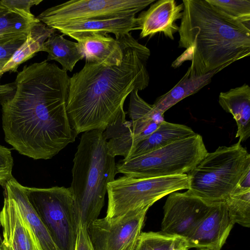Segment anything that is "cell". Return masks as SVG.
<instances>
[{
  "label": "cell",
  "mask_w": 250,
  "mask_h": 250,
  "mask_svg": "<svg viewBox=\"0 0 250 250\" xmlns=\"http://www.w3.org/2000/svg\"><path fill=\"white\" fill-rule=\"evenodd\" d=\"M67 72L46 60L25 65L11 92L0 95L5 141L21 154L51 159L78 134L66 111Z\"/></svg>",
  "instance_id": "obj_1"
},
{
  "label": "cell",
  "mask_w": 250,
  "mask_h": 250,
  "mask_svg": "<svg viewBox=\"0 0 250 250\" xmlns=\"http://www.w3.org/2000/svg\"><path fill=\"white\" fill-rule=\"evenodd\" d=\"M123 57L121 64L107 66L86 62L69 78L66 111L77 134L94 130L104 131L122 114L125 101L134 89L147 87L146 69L150 50L131 33L115 38Z\"/></svg>",
  "instance_id": "obj_2"
},
{
  "label": "cell",
  "mask_w": 250,
  "mask_h": 250,
  "mask_svg": "<svg viewBox=\"0 0 250 250\" xmlns=\"http://www.w3.org/2000/svg\"><path fill=\"white\" fill-rule=\"evenodd\" d=\"M183 16L179 26V47L185 51L172 63L189 67L198 76L250 55V28L217 10L207 0H183Z\"/></svg>",
  "instance_id": "obj_3"
},
{
  "label": "cell",
  "mask_w": 250,
  "mask_h": 250,
  "mask_svg": "<svg viewBox=\"0 0 250 250\" xmlns=\"http://www.w3.org/2000/svg\"><path fill=\"white\" fill-rule=\"evenodd\" d=\"M103 131L83 132L73 159L70 187L80 220L86 228L98 219L108 184L117 173L115 157L106 146Z\"/></svg>",
  "instance_id": "obj_4"
},
{
  "label": "cell",
  "mask_w": 250,
  "mask_h": 250,
  "mask_svg": "<svg viewBox=\"0 0 250 250\" xmlns=\"http://www.w3.org/2000/svg\"><path fill=\"white\" fill-rule=\"evenodd\" d=\"M250 169V154L241 142L219 146L187 173V191L209 202H224Z\"/></svg>",
  "instance_id": "obj_5"
},
{
  "label": "cell",
  "mask_w": 250,
  "mask_h": 250,
  "mask_svg": "<svg viewBox=\"0 0 250 250\" xmlns=\"http://www.w3.org/2000/svg\"><path fill=\"white\" fill-rule=\"evenodd\" d=\"M208 153L202 137L195 133L160 148L116 164L117 173L135 177H154L187 174Z\"/></svg>",
  "instance_id": "obj_6"
},
{
  "label": "cell",
  "mask_w": 250,
  "mask_h": 250,
  "mask_svg": "<svg viewBox=\"0 0 250 250\" xmlns=\"http://www.w3.org/2000/svg\"><path fill=\"white\" fill-rule=\"evenodd\" d=\"M187 174L154 177H135L124 175L107 186L108 207L105 217L116 220L129 211L150 207L166 195L188 189Z\"/></svg>",
  "instance_id": "obj_7"
},
{
  "label": "cell",
  "mask_w": 250,
  "mask_h": 250,
  "mask_svg": "<svg viewBox=\"0 0 250 250\" xmlns=\"http://www.w3.org/2000/svg\"><path fill=\"white\" fill-rule=\"evenodd\" d=\"M28 200L59 250H75L80 217L69 188L25 187Z\"/></svg>",
  "instance_id": "obj_8"
},
{
  "label": "cell",
  "mask_w": 250,
  "mask_h": 250,
  "mask_svg": "<svg viewBox=\"0 0 250 250\" xmlns=\"http://www.w3.org/2000/svg\"><path fill=\"white\" fill-rule=\"evenodd\" d=\"M155 0H72L48 8L36 17L49 27L81 21L133 16Z\"/></svg>",
  "instance_id": "obj_9"
},
{
  "label": "cell",
  "mask_w": 250,
  "mask_h": 250,
  "mask_svg": "<svg viewBox=\"0 0 250 250\" xmlns=\"http://www.w3.org/2000/svg\"><path fill=\"white\" fill-rule=\"evenodd\" d=\"M150 207L129 211L116 220L97 219L87 228L94 250H133Z\"/></svg>",
  "instance_id": "obj_10"
},
{
  "label": "cell",
  "mask_w": 250,
  "mask_h": 250,
  "mask_svg": "<svg viewBox=\"0 0 250 250\" xmlns=\"http://www.w3.org/2000/svg\"><path fill=\"white\" fill-rule=\"evenodd\" d=\"M214 203L188 191L170 193L163 207L161 232L186 238Z\"/></svg>",
  "instance_id": "obj_11"
},
{
  "label": "cell",
  "mask_w": 250,
  "mask_h": 250,
  "mask_svg": "<svg viewBox=\"0 0 250 250\" xmlns=\"http://www.w3.org/2000/svg\"><path fill=\"white\" fill-rule=\"evenodd\" d=\"M234 225L225 203H214L185 238L189 249L209 248L220 250Z\"/></svg>",
  "instance_id": "obj_12"
},
{
  "label": "cell",
  "mask_w": 250,
  "mask_h": 250,
  "mask_svg": "<svg viewBox=\"0 0 250 250\" xmlns=\"http://www.w3.org/2000/svg\"><path fill=\"white\" fill-rule=\"evenodd\" d=\"M3 193V206L0 212L2 229L0 250H42L13 200L6 193Z\"/></svg>",
  "instance_id": "obj_13"
},
{
  "label": "cell",
  "mask_w": 250,
  "mask_h": 250,
  "mask_svg": "<svg viewBox=\"0 0 250 250\" xmlns=\"http://www.w3.org/2000/svg\"><path fill=\"white\" fill-rule=\"evenodd\" d=\"M184 6L177 4L174 0H159L151 4L146 11L142 12L138 17L140 38L152 36L158 32L174 40V34L178 31L176 21L181 19Z\"/></svg>",
  "instance_id": "obj_14"
},
{
  "label": "cell",
  "mask_w": 250,
  "mask_h": 250,
  "mask_svg": "<svg viewBox=\"0 0 250 250\" xmlns=\"http://www.w3.org/2000/svg\"><path fill=\"white\" fill-rule=\"evenodd\" d=\"M50 28L74 40L90 33H112L117 38L121 35L130 33L131 31L139 30L137 19L135 16L78 21L55 25Z\"/></svg>",
  "instance_id": "obj_15"
},
{
  "label": "cell",
  "mask_w": 250,
  "mask_h": 250,
  "mask_svg": "<svg viewBox=\"0 0 250 250\" xmlns=\"http://www.w3.org/2000/svg\"><path fill=\"white\" fill-rule=\"evenodd\" d=\"M86 62L111 66L121 64L123 54L119 42L108 34L90 33L75 39Z\"/></svg>",
  "instance_id": "obj_16"
},
{
  "label": "cell",
  "mask_w": 250,
  "mask_h": 250,
  "mask_svg": "<svg viewBox=\"0 0 250 250\" xmlns=\"http://www.w3.org/2000/svg\"><path fill=\"white\" fill-rule=\"evenodd\" d=\"M4 192L15 203L23 218L37 238L42 250H59L46 228L29 202L25 187L14 177L4 187Z\"/></svg>",
  "instance_id": "obj_17"
},
{
  "label": "cell",
  "mask_w": 250,
  "mask_h": 250,
  "mask_svg": "<svg viewBox=\"0 0 250 250\" xmlns=\"http://www.w3.org/2000/svg\"><path fill=\"white\" fill-rule=\"evenodd\" d=\"M218 102L221 107L230 113L237 129L235 137L243 142L250 136V87L246 83L226 92H221Z\"/></svg>",
  "instance_id": "obj_18"
},
{
  "label": "cell",
  "mask_w": 250,
  "mask_h": 250,
  "mask_svg": "<svg viewBox=\"0 0 250 250\" xmlns=\"http://www.w3.org/2000/svg\"><path fill=\"white\" fill-rule=\"evenodd\" d=\"M224 67L198 76L188 67L178 83L166 93L158 97L153 104L154 110L161 115L185 98L198 92L209 83L212 78Z\"/></svg>",
  "instance_id": "obj_19"
},
{
  "label": "cell",
  "mask_w": 250,
  "mask_h": 250,
  "mask_svg": "<svg viewBox=\"0 0 250 250\" xmlns=\"http://www.w3.org/2000/svg\"><path fill=\"white\" fill-rule=\"evenodd\" d=\"M138 91L135 89L130 94L128 113L132 132L139 143L153 132L164 119L163 115L154 110L153 104L139 96Z\"/></svg>",
  "instance_id": "obj_20"
},
{
  "label": "cell",
  "mask_w": 250,
  "mask_h": 250,
  "mask_svg": "<svg viewBox=\"0 0 250 250\" xmlns=\"http://www.w3.org/2000/svg\"><path fill=\"white\" fill-rule=\"evenodd\" d=\"M195 133L187 125L164 120L153 132L136 145L129 158L160 148Z\"/></svg>",
  "instance_id": "obj_21"
},
{
  "label": "cell",
  "mask_w": 250,
  "mask_h": 250,
  "mask_svg": "<svg viewBox=\"0 0 250 250\" xmlns=\"http://www.w3.org/2000/svg\"><path fill=\"white\" fill-rule=\"evenodd\" d=\"M126 113L121 114L111 125L103 131L106 141L109 154L115 157L122 156L124 159H128L138 143L132 132L131 121L125 120Z\"/></svg>",
  "instance_id": "obj_22"
},
{
  "label": "cell",
  "mask_w": 250,
  "mask_h": 250,
  "mask_svg": "<svg viewBox=\"0 0 250 250\" xmlns=\"http://www.w3.org/2000/svg\"><path fill=\"white\" fill-rule=\"evenodd\" d=\"M56 30L40 21L31 28L26 39L4 64L0 72L17 71L19 65L41 51L43 43Z\"/></svg>",
  "instance_id": "obj_23"
},
{
  "label": "cell",
  "mask_w": 250,
  "mask_h": 250,
  "mask_svg": "<svg viewBox=\"0 0 250 250\" xmlns=\"http://www.w3.org/2000/svg\"><path fill=\"white\" fill-rule=\"evenodd\" d=\"M41 51L48 53L46 61L58 62L66 72H72L77 62L84 58L77 42L66 40L63 35L55 33L43 43Z\"/></svg>",
  "instance_id": "obj_24"
},
{
  "label": "cell",
  "mask_w": 250,
  "mask_h": 250,
  "mask_svg": "<svg viewBox=\"0 0 250 250\" xmlns=\"http://www.w3.org/2000/svg\"><path fill=\"white\" fill-rule=\"evenodd\" d=\"M39 20L32 21L9 11L0 17V44L26 38L31 28Z\"/></svg>",
  "instance_id": "obj_25"
},
{
  "label": "cell",
  "mask_w": 250,
  "mask_h": 250,
  "mask_svg": "<svg viewBox=\"0 0 250 250\" xmlns=\"http://www.w3.org/2000/svg\"><path fill=\"white\" fill-rule=\"evenodd\" d=\"M224 202L234 224L250 227V188L237 187Z\"/></svg>",
  "instance_id": "obj_26"
},
{
  "label": "cell",
  "mask_w": 250,
  "mask_h": 250,
  "mask_svg": "<svg viewBox=\"0 0 250 250\" xmlns=\"http://www.w3.org/2000/svg\"><path fill=\"white\" fill-rule=\"evenodd\" d=\"M229 17L250 27V0H207Z\"/></svg>",
  "instance_id": "obj_27"
},
{
  "label": "cell",
  "mask_w": 250,
  "mask_h": 250,
  "mask_svg": "<svg viewBox=\"0 0 250 250\" xmlns=\"http://www.w3.org/2000/svg\"><path fill=\"white\" fill-rule=\"evenodd\" d=\"M1 1L8 10L19 14L29 20L36 21L38 19L31 12V8L39 4L42 0H1Z\"/></svg>",
  "instance_id": "obj_28"
},
{
  "label": "cell",
  "mask_w": 250,
  "mask_h": 250,
  "mask_svg": "<svg viewBox=\"0 0 250 250\" xmlns=\"http://www.w3.org/2000/svg\"><path fill=\"white\" fill-rule=\"evenodd\" d=\"M13 159L10 149L0 145V185L3 188L12 178Z\"/></svg>",
  "instance_id": "obj_29"
},
{
  "label": "cell",
  "mask_w": 250,
  "mask_h": 250,
  "mask_svg": "<svg viewBox=\"0 0 250 250\" xmlns=\"http://www.w3.org/2000/svg\"><path fill=\"white\" fill-rule=\"evenodd\" d=\"M75 250H94L85 226L80 220Z\"/></svg>",
  "instance_id": "obj_30"
},
{
  "label": "cell",
  "mask_w": 250,
  "mask_h": 250,
  "mask_svg": "<svg viewBox=\"0 0 250 250\" xmlns=\"http://www.w3.org/2000/svg\"><path fill=\"white\" fill-rule=\"evenodd\" d=\"M26 38L4 44H0V60L8 61Z\"/></svg>",
  "instance_id": "obj_31"
},
{
  "label": "cell",
  "mask_w": 250,
  "mask_h": 250,
  "mask_svg": "<svg viewBox=\"0 0 250 250\" xmlns=\"http://www.w3.org/2000/svg\"><path fill=\"white\" fill-rule=\"evenodd\" d=\"M15 88L14 82L4 84H0V95L4 94L12 91Z\"/></svg>",
  "instance_id": "obj_32"
},
{
  "label": "cell",
  "mask_w": 250,
  "mask_h": 250,
  "mask_svg": "<svg viewBox=\"0 0 250 250\" xmlns=\"http://www.w3.org/2000/svg\"><path fill=\"white\" fill-rule=\"evenodd\" d=\"M9 10L2 3L0 0V17L7 13Z\"/></svg>",
  "instance_id": "obj_33"
},
{
  "label": "cell",
  "mask_w": 250,
  "mask_h": 250,
  "mask_svg": "<svg viewBox=\"0 0 250 250\" xmlns=\"http://www.w3.org/2000/svg\"><path fill=\"white\" fill-rule=\"evenodd\" d=\"M7 61L5 60H0V79L1 77V75L0 74L1 71L2 70V68H3L4 64L6 63Z\"/></svg>",
  "instance_id": "obj_34"
},
{
  "label": "cell",
  "mask_w": 250,
  "mask_h": 250,
  "mask_svg": "<svg viewBox=\"0 0 250 250\" xmlns=\"http://www.w3.org/2000/svg\"><path fill=\"white\" fill-rule=\"evenodd\" d=\"M197 250H218L213 248H202L197 249Z\"/></svg>",
  "instance_id": "obj_35"
},
{
  "label": "cell",
  "mask_w": 250,
  "mask_h": 250,
  "mask_svg": "<svg viewBox=\"0 0 250 250\" xmlns=\"http://www.w3.org/2000/svg\"><path fill=\"white\" fill-rule=\"evenodd\" d=\"M1 237H0V243H1Z\"/></svg>",
  "instance_id": "obj_36"
},
{
  "label": "cell",
  "mask_w": 250,
  "mask_h": 250,
  "mask_svg": "<svg viewBox=\"0 0 250 250\" xmlns=\"http://www.w3.org/2000/svg\"><path fill=\"white\" fill-rule=\"evenodd\" d=\"M0 226H1V225H0Z\"/></svg>",
  "instance_id": "obj_37"
}]
</instances>
